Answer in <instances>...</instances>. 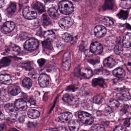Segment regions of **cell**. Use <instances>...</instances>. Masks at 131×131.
Returning a JSON list of instances; mask_svg holds the SVG:
<instances>
[{
	"label": "cell",
	"instance_id": "22",
	"mask_svg": "<svg viewBox=\"0 0 131 131\" xmlns=\"http://www.w3.org/2000/svg\"><path fill=\"white\" fill-rule=\"evenodd\" d=\"M123 47L128 48L131 47V33L127 34L124 37L122 41Z\"/></svg>",
	"mask_w": 131,
	"mask_h": 131
},
{
	"label": "cell",
	"instance_id": "42",
	"mask_svg": "<svg viewBox=\"0 0 131 131\" xmlns=\"http://www.w3.org/2000/svg\"><path fill=\"white\" fill-rule=\"evenodd\" d=\"M22 67L25 69L26 70H30L32 69V68L31 67V66H30V63H23L22 64Z\"/></svg>",
	"mask_w": 131,
	"mask_h": 131
},
{
	"label": "cell",
	"instance_id": "41",
	"mask_svg": "<svg viewBox=\"0 0 131 131\" xmlns=\"http://www.w3.org/2000/svg\"><path fill=\"white\" fill-rule=\"evenodd\" d=\"M119 105L118 102L115 100H110V106L112 108H118L119 106Z\"/></svg>",
	"mask_w": 131,
	"mask_h": 131
},
{
	"label": "cell",
	"instance_id": "34",
	"mask_svg": "<svg viewBox=\"0 0 131 131\" xmlns=\"http://www.w3.org/2000/svg\"><path fill=\"white\" fill-rule=\"evenodd\" d=\"M62 39L65 42H70L73 40V37L69 34L65 33L63 35Z\"/></svg>",
	"mask_w": 131,
	"mask_h": 131
},
{
	"label": "cell",
	"instance_id": "27",
	"mask_svg": "<svg viewBox=\"0 0 131 131\" xmlns=\"http://www.w3.org/2000/svg\"><path fill=\"white\" fill-rule=\"evenodd\" d=\"M48 14L52 18L56 19L59 16V13L55 7H51L48 10Z\"/></svg>",
	"mask_w": 131,
	"mask_h": 131
},
{
	"label": "cell",
	"instance_id": "30",
	"mask_svg": "<svg viewBox=\"0 0 131 131\" xmlns=\"http://www.w3.org/2000/svg\"><path fill=\"white\" fill-rule=\"evenodd\" d=\"M34 8L40 13H42L45 11V7L44 6L39 2H36V3L34 4Z\"/></svg>",
	"mask_w": 131,
	"mask_h": 131
},
{
	"label": "cell",
	"instance_id": "11",
	"mask_svg": "<svg viewBox=\"0 0 131 131\" xmlns=\"http://www.w3.org/2000/svg\"><path fill=\"white\" fill-rule=\"evenodd\" d=\"M116 97L118 99L122 101H128L131 99V95L128 91L123 90L117 93Z\"/></svg>",
	"mask_w": 131,
	"mask_h": 131
},
{
	"label": "cell",
	"instance_id": "33",
	"mask_svg": "<svg viewBox=\"0 0 131 131\" xmlns=\"http://www.w3.org/2000/svg\"><path fill=\"white\" fill-rule=\"evenodd\" d=\"M103 23L105 25L107 26H112L114 24V22L112 19L108 17H104L103 20Z\"/></svg>",
	"mask_w": 131,
	"mask_h": 131
},
{
	"label": "cell",
	"instance_id": "8",
	"mask_svg": "<svg viewBox=\"0 0 131 131\" xmlns=\"http://www.w3.org/2000/svg\"><path fill=\"white\" fill-rule=\"evenodd\" d=\"M73 23V20L72 18L66 17L61 19L59 22V25L62 29H66L70 27Z\"/></svg>",
	"mask_w": 131,
	"mask_h": 131
},
{
	"label": "cell",
	"instance_id": "18",
	"mask_svg": "<svg viewBox=\"0 0 131 131\" xmlns=\"http://www.w3.org/2000/svg\"><path fill=\"white\" fill-rule=\"evenodd\" d=\"M6 53L8 54L13 55H17L19 53L20 51V48L17 46L13 45L9 47L6 50Z\"/></svg>",
	"mask_w": 131,
	"mask_h": 131
},
{
	"label": "cell",
	"instance_id": "31",
	"mask_svg": "<svg viewBox=\"0 0 131 131\" xmlns=\"http://www.w3.org/2000/svg\"><path fill=\"white\" fill-rule=\"evenodd\" d=\"M44 36L46 39L49 40L51 41L55 38V34L52 30H48L44 32Z\"/></svg>",
	"mask_w": 131,
	"mask_h": 131
},
{
	"label": "cell",
	"instance_id": "37",
	"mask_svg": "<svg viewBox=\"0 0 131 131\" xmlns=\"http://www.w3.org/2000/svg\"><path fill=\"white\" fill-rule=\"evenodd\" d=\"M43 46L44 48L48 49H51L52 48V43L51 42V40L46 39V40L43 42Z\"/></svg>",
	"mask_w": 131,
	"mask_h": 131
},
{
	"label": "cell",
	"instance_id": "13",
	"mask_svg": "<svg viewBox=\"0 0 131 131\" xmlns=\"http://www.w3.org/2000/svg\"><path fill=\"white\" fill-rule=\"evenodd\" d=\"M4 108L6 111L11 116H16L18 114V111L17 110V108L13 103L6 104L4 106Z\"/></svg>",
	"mask_w": 131,
	"mask_h": 131
},
{
	"label": "cell",
	"instance_id": "24",
	"mask_svg": "<svg viewBox=\"0 0 131 131\" xmlns=\"http://www.w3.org/2000/svg\"><path fill=\"white\" fill-rule=\"evenodd\" d=\"M80 73L82 76L86 79H90L92 76L93 72L91 69L86 68H82L80 70Z\"/></svg>",
	"mask_w": 131,
	"mask_h": 131
},
{
	"label": "cell",
	"instance_id": "51",
	"mask_svg": "<svg viewBox=\"0 0 131 131\" xmlns=\"http://www.w3.org/2000/svg\"><path fill=\"white\" fill-rule=\"evenodd\" d=\"M45 2H47V1H49V0H43Z\"/></svg>",
	"mask_w": 131,
	"mask_h": 131
},
{
	"label": "cell",
	"instance_id": "20",
	"mask_svg": "<svg viewBox=\"0 0 131 131\" xmlns=\"http://www.w3.org/2000/svg\"><path fill=\"white\" fill-rule=\"evenodd\" d=\"M69 127L71 131H78L80 127L79 123L76 119H71L69 122Z\"/></svg>",
	"mask_w": 131,
	"mask_h": 131
},
{
	"label": "cell",
	"instance_id": "44",
	"mask_svg": "<svg viewBox=\"0 0 131 131\" xmlns=\"http://www.w3.org/2000/svg\"><path fill=\"white\" fill-rule=\"evenodd\" d=\"M128 108V105H123L121 109V113H123V114L127 112Z\"/></svg>",
	"mask_w": 131,
	"mask_h": 131
},
{
	"label": "cell",
	"instance_id": "50",
	"mask_svg": "<svg viewBox=\"0 0 131 131\" xmlns=\"http://www.w3.org/2000/svg\"><path fill=\"white\" fill-rule=\"evenodd\" d=\"M72 1H80V0H72Z\"/></svg>",
	"mask_w": 131,
	"mask_h": 131
},
{
	"label": "cell",
	"instance_id": "28",
	"mask_svg": "<svg viewBox=\"0 0 131 131\" xmlns=\"http://www.w3.org/2000/svg\"><path fill=\"white\" fill-rule=\"evenodd\" d=\"M120 6L123 9H129L131 7V0H121Z\"/></svg>",
	"mask_w": 131,
	"mask_h": 131
},
{
	"label": "cell",
	"instance_id": "39",
	"mask_svg": "<svg viewBox=\"0 0 131 131\" xmlns=\"http://www.w3.org/2000/svg\"><path fill=\"white\" fill-rule=\"evenodd\" d=\"M10 60L7 58H3L1 60V66L6 67L8 66L10 63Z\"/></svg>",
	"mask_w": 131,
	"mask_h": 131
},
{
	"label": "cell",
	"instance_id": "48",
	"mask_svg": "<svg viewBox=\"0 0 131 131\" xmlns=\"http://www.w3.org/2000/svg\"><path fill=\"white\" fill-rule=\"evenodd\" d=\"M1 129H2L3 130H5L6 129V126L4 124H1Z\"/></svg>",
	"mask_w": 131,
	"mask_h": 131
},
{
	"label": "cell",
	"instance_id": "1",
	"mask_svg": "<svg viewBox=\"0 0 131 131\" xmlns=\"http://www.w3.org/2000/svg\"><path fill=\"white\" fill-rule=\"evenodd\" d=\"M60 12L64 15H69L73 11V6L72 4L68 1H61L59 4Z\"/></svg>",
	"mask_w": 131,
	"mask_h": 131
},
{
	"label": "cell",
	"instance_id": "45",
	"mask_svg": "<svg viewBox=\"0 0 131 131\" xmlns=\"http://www.w3.org/2000/svg\"><path fill=\"white\" fill-rule=\"evenodd\" d=\"M38 63L39 66L40 67L44 65L45 63L46 62V60L44 59H40L38 60Z\"/></svg>",
	"mask_w": 131,
	"mask_h": 131
},
{
	"label": "cell",
	"instance_id": "6",
	"mask_svg": "<svg viewBox=\"0 0 131 131\" xmlns=\"http://www.w3.org/2000/svg\"><path fill=\"white\" fill-rule=\"evenodd\" d=\"M71 63L70 53L67 52L64 54L62 60V66L63 69L65 71L69 70L71 66Z\"/></svg>",
	"mask_w": 131,
	"mask_h": 131
},
{
	"label": "cell",
	"instance_id": "32",
	"mask_svg": "<svg viewBox=\"0 0 131 131\" xmlns=\"http://www.w3.org/2000/svg\"><path fill=\"white\" fill-rule=\"evenodd\" d=\"M90 130L92 131H104L105 130L104 126L102 124H97L93 125L91 127Z\"/></svg>",
	"mask_w": 131,
	"mask_h": 131
},
{
	"label": "cell",
	"instance_id": "47",
	"mask_svg": "<svg viewBox=\"0 0 131 131\" xmlns=\"http://www.w3.org/2000/svg\"><path fill=\"white\" fill-rule=\"evenodd\" d=\"M5 4V3L4 0H1V7H2Z\"/></svg>",
	"mask_w": 131,
	"mask_h": 131
},
{
	"label": "cell",
	"instance_id": "36",
	"mask_svg": "<svg viewBox=\"0 0 131 131\" xmlns=\"http://www.w3.org/2000/svg\"><path fill=\"white\" fill-rule=\"evenodd\" d=\"M16 4L14 3L11 4L9 7L7 8V12L9 14L14 13L16 11Z\"/></svg>",
	"mask_w": 131,
	"mask_h": 131
},
{
	"label": "cell",
	"instance_id": "21",
	"mask_svg": "<svg viewBox=\"0 0 131 131\" xmlns=\"http://www.w3.org/2000/svg\"><path fill=\"white\" fill-rule=\"evenodd\" d=\"M115 60L111 57H108L104 60L103 65L105 67L108 68H112L116 65Z\"/></svg>",
	"mask_w": 131,
	"mask_h": 131
},
{
	"label": "cell",
	"instance_id": "10",
	"mask_svg": "<svg viewBox=\"0 0 131 131\" xmlns=\"http://www.w3.org/2000/svg\"><path fill=\"white\" fill-rule=\"evenodd\" d=\"M94 34L97 38H102L105 35L106 29L105 27L98 25L94 28Z\"/></svg>",
	"mask_w": 131,
	"mask_h": 131
},
{
	"label": "cell",
	"instance_id": "29",
	"mask_svg": "<svg viewBox=\"0 0 131 131\" xmlns=\"http://www.w3.org/2000/svg\"><path fill=\"white\" fill-rule=\"evenodd\" d=\"M32 84V80L30 78L26 77L24 79L22 82V85L24 87L27 89H29L31 87Z\"/></svg>",
	"mask_w": 131,
	"mask_h": 131
},
{
	"label": "cell",
	"instance_id": "23",
	"mask_svg": "<svg viewBox=\"0 0 131 131\" xmlns=\"http://www.w3.org/2000/svg\"><path fill=\"white\" fill-rule=\"evenodd\" d=\"M113 74L116 77L119 78H123L125 76V72L122 68H117L113 71Z\"/></svg>",
	"mask_w": 131,
	"mask_h": 131
},
{
	"label": "cell",
	"instance_id": "19",
	"mask_svg": "<svg viewBox=\"0 0 131 131\" xmlns=\"http://www.w3.org/2000/svg\"><path fill=\"white\" fill-rule=\"evenodd\" d=\"M1 82L2 84L9 85L12 83L11 77L7 74H2L0 77Z\"/></svg>",
	"mask_w": 131,
	"mask_h": 131
},
{
	"label": "cell",
	"instance_id": "46",
	"mask_svg": "<svg viewBox=\"0 0 131 131\" xmlns=\"http://www.w3.org/2000/svg\"><path fill=\"white\" fill-rule=\"evenodd\" d=\"M123 130V129L122 127L120 125L116 126L114 129V131H122Z\"/></svg>",
	"mask_w": 131,
	"mask_h": 131
},
{
	"label": "cell",
	"instance_id": "7",
	"mask_svg": "<svg viewBox=\"0 0 131 131\" xmlns=\"http://www.w3.org/2000/svg\"><path fill=\"white\" fill-rule=\"evenodd\" d=\"M103 50V47L101 43L97 42L92 43L90 46V51L91 53L95 55L100 54Z\"/></svg>",
	"mask_w": 131,
	"mask_h": 131
},
{
	"label": "cell",
	"instance_id": "49",
	"mask_svg": "<svg viewBox=\"0 0 131 131\" xmlns=\"http://www.w3.org/2000/svg\"><path fill=\"white\" fill-rule=\"evenodd\" d=\"M4 115L1 112V120H2L3 119H4Z\"/></svg>",
	"mask_w": 131,
	"mask_h": 131
},
{
	"label": "cell",
	"instance_id": "12",
	"mask_svg": "<svg viewBox=\"0 0 131 131\" xmlns=\"http://www.w3.org/2000/svg\"><path fill=\"white\" fill-rule=\"evenodd\" d=\"M39 83L42 87H46L49 86L50 83V78L47 75L42 74L39 77Z\"/></svg>",
	"mask_w": 131,
	"mask_h": 131
},
{
	"label": "cell",
	"instance_id": "35",
	"mask_svg": "<svg viewBox=\"0 0 131 131\" xmlns=\"http://www.w3.org/2000/svg\"><path fill=\"white\" fill-rule=\"evenodd\" d=\"M21 92V89L19 86L13 88L10 91V93L13 96H16Z\"/></svg>",
	"mask_w": 131,
	"mask_h": 131
},
{
	"label": "cell",
	"instance_id": "14",
	"mask_svg": "<svg viewBox=\"0 0 131 131\" xmlns=\"http://www.w3.org/2000/svg\"><path fill=\"white\" fill-rule=\"evenodd\" d=\"M72 114L71 113L66 112L60 114L59 115V118L62 122L67 123L72 119Z\"/></svg>",
	"mask_w": 131,
	"mask_h": 131
},
{
	"label": "cell",
	"instance_id": "2",
	"mask_svg": "<svg viewBox=\"0 0 131 131\" xmlns=\"http://www.w3.org/2000/svg\"><path fill=\"white\" fill-rule=\"evenodd\" d=\"M78 117L82 123L86 125H91L94 122L93 117L86 112H80L78 113Z\"/></svg>",
	"mask_w": 131,
	"mask_h": 131
},
{
	"label": "cell",
	"instance_id": "38",
	"mask_svg": "<svg viewBox=\"0 0 131 131\" xmlns=\"http://www.w3.org/2000/svg\"><path fill=\"white\" fill-rule=\"evenodd\" d=\"M9 99V96L8 93L5 91H1V100L4 102L8 101Z\"/></svg>",
	"mask_w": 131,
	"mask_h": 131
},
{
	"label": "cell",
	"instance_id": "25",
	"mask_svg": "<svg viewBox=\"0 0 131 131\" xmlns=\"http://www.w3.org/2000/svg\"><path fill=\"white\" fill-rule=\"evenodd\" d=\"M27 115L30 118L36 119L39 117L40 113L39 111L36 110L30 109L27 112Z\"/></svg>",
	"mask_w": 131,
	"mask_h": 131
},
{
	"label": "cell",
	"instance_id": "15",
	"mask_svg": "<svg viewBox=\"0 0 131 131\" xmlns=\"http://www.w3.org/2000/svg\"><path fill=\"white\" fill-rule=\"evenodd\" d=\"M15 106L17 109L21 111H25L27 108L26 102L22 99L17 100L15 102Z\"/></svg>",
	"mask_w": 131,
	"mask_h": 131
},
{
	"label": "cell",
	"instance_id": "9",
	"mask_svg": "<svg viewBox=\"0 0 131 131\" xmlns=\"http://www.w3.org/2000/svg\"><path fill=\"white\" fill-rule=\"evenodd\" d=\"M15 27V24L12 21L6 22L3 25L1 29V31L4 34L9 33L12 32Z\"/></svg>",
	"mask_w": 131,
	"mask_h": 131
},
{
	"label": "cell",
	"instance_id": "3",
	"mask_svg": "<svg viewBox=\"0 0 131 131\" xmlns=\"http://www.w3.org/2000/svg\"><path fill=\"white\" fill-rule=\"evenodd\" d=\"M39 42L34 38H31L26 41L24 44V48L26 50L29 51H33L38 48Z\"/></svg>",
	"mask_w": 131,
	"mask_h": 131
},
{
	"label": "cell",
	"instance_id": "16",
	"mask_svg": "<svg viewBox=\"0 0 131 131\" xmlns=\"http://www.w3.org/2000/svg\"><path fill=\"white\" fill-rule=\"evenodd\" d=\"M123 44L120 38H118L114 47V52L117 55H120L123 51Z\"/></svg>",
	"mask_w": 131,
	"mask_h": 131
},
{
	"label": "cell",
	"instance_id": "26",
	"mask_svg": "<svg viewBox=\"0 0 131 131\" xmlns=\"http://www.w3.org/2000/svg\"><path fill=\"white\" fill-rule=\"evenodd\" d=\"M92 84L94 86H99L101 87H103L105 85V80L101 78L95 79L93 80Z\"/></svg>",
	"mask_w": 131,
	"mask_h": 131
},
{
	"label": "cell",
	"instance_id": "4",
	"mask_svg": "<svg viewBox=\"0 0 131 131\" xmlns=\"http://www.w3.org/2000/svg\"><path fill=\"white\" fill-rule=\"evenodd\" d=\"M62 99L66 103L71 106H77L79 103L78 98L72 94L68 93L65 94L63 97Z\"/></svg>",
	"mask_w": 131,
	"mask_h": 131
},
{
	"label": "cell",
	"instance_id": "5",
	"mask_svg": "<svg viewBox=\"0 0 131 131\" xmlns=\"http://www.w3.org/2000/svg\"><path fill=\"white\" fill-rule=\"evenodd\" d=\"M23 15L26 19H34L37 17V13L35 9L31 7H26L24 9Z\"/></svg>",
	"mask_w": 131,
	"mask_h": 131
},
{
	"label": "cell",
	"instance_id": "17",
	"mask_svg": "<svg viewBox=\"0 0 131 131\" xmlns=\"http://www.w3.org/2000/svg\"><path fill=\"white\" fill-rule=\"evenodd\" d=\"M123 61L124 65L129 72L131 73V56L126 54L123 56L122 58Z\"/></svg>",
	"mask_w": 131,
	"mask_h": 131
},
{
	"label": "cell",
	"instance_id": "40",
	"mask_svg": "<svg viewBox=\"0 0 131 131\" xmlns=\"http://www.w3.org/2000/svg\"><path fill=\"white\" fill-rule=\"evenodd\" d=\"M112 7H113V3L112 0H107L105 3L104 7L106 9H112Z\"/></svg>",
	"mask_w": 131,
	"mask_h": 131
},
{
	"label": "cell",
	"instance_id": "43",
	"mask_svg": "<svg viewBox=\"0 0 131 131\" xmlns=\"http://www.w3.org/2000/svg\"><path fill=\"white\" fill-rule=\"evenodd\" d=\"M130 125V119L128 118H126L124 119L123 123V126L125 128L128 127Z\"/></svg>",
	"mask_w": 131,
	"mask_h": 131
}]
</instances>
